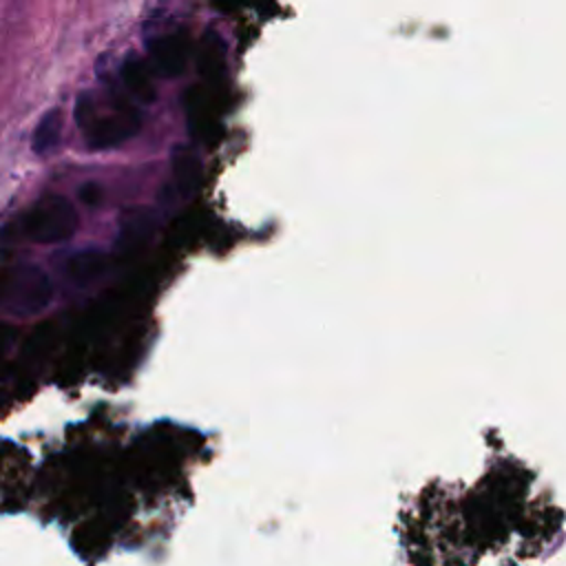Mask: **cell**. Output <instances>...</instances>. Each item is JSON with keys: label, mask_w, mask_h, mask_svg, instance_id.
Returning <instances> with one entry per match:
<instances>
[{"label": "cell", "mask_w": 566, "mask_h": 566, "mask_svg": "<svg viewBox=\"0 0 566 566\" xmlns=\"http://www.w3.org/2000/svg\"><path fill=\"white\" fill-rule=\"evenodd\" d=\"M73 119L84 135L86 146L93 150L115 148L130 139L142 126L139 113L128 106H117L113 113L104 115L91 93H82L75 99Z\"/></svg>", "instance_id": "obj_1"}, {"label": "cell", "mask_w": 566, "mask_h": 566, "mask_svg": "<svg viewBox=\"0 0 566 566\" xmlns=\"http://www.w3.org/2000/svg\"><path fill=\"white\" fill-rule=\"evenodd\" d=\"M53 301V283L35 263H18L4 276L2 310L7 316L27 321L42 314Z\"/></svg>", "instance_id": "obj_2"}, {"label": "cell", "mask_w": 566, "mask_h": 566, "mask_svg": "<svg viewBox=\"0 0 566 566\" xmlns=\"http://www.w3.org/2000/svg\"><path fill=\"white\" fill-rule=\"evenodd\" d=\"M22 232L42 245H53L71 239L80 226L73 203L62 195H42L20 217Z\"/></svg>", "instance_id": "obj_3"}, {"label": "cell", "mask_w": 566, "mask_h": 566, "mask_svg": "<svg viewBox=\"0 0 566 566\" xmlns=\"http://www.w3.org/2000/svg\"><path fill=\"white\" fill-rule=\"evenodd\" d=\"M148 60L157 75L175 77L188 62V38L184 31L157 33L148 40Z\"/></svg>", "instance_id": "obj_4"}, {"label": "cell", "mask_w": 566, "mask_h": 566, "mask_svg": "<svg viewBox=\"0 0 566 566\" xmlns=\"http://www.w3.org/2000/svg\"><path fill=\"white\" fill-rule=\"evenodd\" d=\"M170 177L177 195L188 199L201 181V159L190 144H175L170 150Z\"/></svg>", "instance_id": "obj_5"}, {"label": "cell", "mask_w": 566, "mask_h": 566, "mask_svg": "<svg viewBox=\"0 0 566 566\" xmlns=\"http://www.w3.org/2000/svg\"><path fill=\"white\" fill-rule=\"evenodd\" d=\"M106 263H108V259L102 250L86 248V250L71 254V259L66 261V276L71 281H75L77 285H86L104 274Z\"/></svg>", "instance_id": "obj_6"}, {"label": "cell", "mask_w": 566, "mask_h": 566, "mask_svg": "<svg viewBox=\"0 0 566 566\" xmlns=\"http://www.w3.org/2000/svg\"><path fill=\"white\" fill-rule=\"evenodd\" d=\"M62 124H64V115L60 108H49L35 124L33 137H31V150L38 157H46L49 153H53L60 144L62 137Z\"/></svg>", "instance_id": "obj_7"}, {"label": "cell", "mask_w": 566, "mask_h": 566, "mask_svg": "<svg viewBox=\"0 0 566 566\" xmlns=\"http://www.w3.org/2000/svg\"><path fill=\"white\" fill-rule=\"evenodd\" d=\"M122 80L124 86L142 102H153L155 99V88H153V80L148 69L144 66L142 60H137L135 55L126 57L122 64Z\"/></svg>", "instance_id": "obj_8"}, {"label": "cell", "mask_w": 566, "mask_h": 566, "mask_svg": "<svg viewBox=\"0 0 566 566\" xmlns=\"http://www.w3.org/2000/svg\"><path fill=\"white\" fill-rule=\"evenodd\" d=\"M77 197H80V201H82L84 206H97V203L102 201V197H104V190H102L99 184L88 181V184H82V186L77 188Z\"/></svg>", "instance_id": "obj_9"}]
</instances>
